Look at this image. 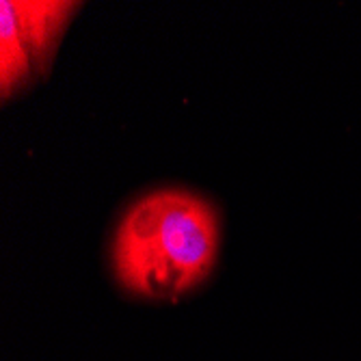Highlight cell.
Masks as SVG:
<instances>
[{
  "mask_svg": "<svg viewBox=\"0 0 361 361\" xmlns=\"http://www.w3.org/2000/svg\"><path fill=\"white\" fill-rule=\"evenodd\" d=\"M219 251L214 208L186 190H154L121 219L113 240L119 283L145 299H178L208 279Z\"/></svg>",
  "mask_w": 361,
  "mask_h": 361,
  "instance_id": "6da1fadb",
  "label": "cell"
},
{
  "mask_svg": "<svg viewBox=\"0 0 361 361\" xmlns=\"http://www.w3.org/2000/svg\"><path fill=\"white\" fill-rule=\"evenodd\" d=\"M80 3L3 0L0 3V93H20L50 72L61 37Z\"/></svg>",
  "mask_w": 361,
  "mask_h": 361,
  "instance_id": "7a4b0ae2",
  "label": "cell"
}]
</instances>
